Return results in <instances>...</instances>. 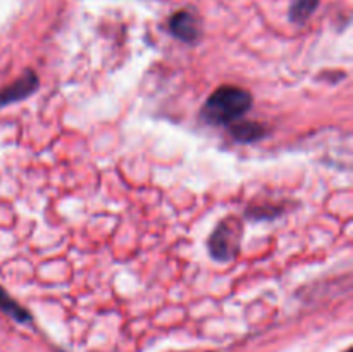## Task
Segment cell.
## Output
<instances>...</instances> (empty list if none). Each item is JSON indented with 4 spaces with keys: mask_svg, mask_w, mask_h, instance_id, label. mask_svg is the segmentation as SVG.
Instances as JSON below:
<instances>
[{
    "mask_svg": "<svg viewBox=\"0 0 353 352\" xmlns=\"http://www.w3.org/2000/svg\"><path fill=\"white\" fill-rule=\"evenodd\" d=\"M0 311L9 317H12V320H16L17 323H30L31 321L30 313L23 306H19L2 286H0Z\"/></svg>",
    "mask_w": 353,
    "mask_h": 352,
    "instance_id": "cell-6",
    "label": "cell"
},
{
    "mask_svg": "<svg viewBox=\"0 0 353 352\" xmlns=\"http://www.w3.org/2000/svg\"><path fill=\"white\" fill-rule=\"evenodd\" d=\"M243 238V221L238 216H228L217 223L209 238V252L217 261H230L240 251Z\"/></svg>",
    "mask_w": 353,
    "mask_h": 352,
    "instance_id": "cell-2",
    "label": "cell"
},
{
    "mask_svg": "<svg viewBox=\"0 0 353 352\" xmlns=\"http://www.w3.org/2000/svg\"><path fill=\"white\" fill-rule=\"evenodd\" d=\"M169 31L174 38L185 43H196L200 40V23L190 10H179L169 19Z\"/></svg>",
    "mask_w": 353,
    "mask_h": 352,
    "instance_id": "cell-3",
    "label": "cell"
},
{
    "mask_svg": "<svg viewBox=\"0 0 353 352\" xmlns=\"http://www.w3.org/2000/svg\"><path fill=\"white\" fill-rule=\"evenodd\" d=\"M347 352H352V351H347Z\"/></svg>",
    "mask_w": 353,
    "mask_h": 352,
    "instance_id": "cell-8",
    "label": "cell"
},
{
    "mask_svg": "<svg viewBox=\"0 0 353 352\" xmlns=\"http://www.w3.org/2000/svg\"><path fill=\"white\" fill-rule=\"evenodd\" d=\"M38 88V76L34 75L31 69L24 71L19 78L14 83H10L9 86L0 90V109L10 104H16L19 100L30 97L34 90Z\"/></svg>",
    "mask_w": 353,
    "mask_h": 352,
    "instance_id": "cell-4",
    "label": "cell"
},
{
    "mask_svg": "<svg viewBox=\"0 0 353 352\" xmlns=\"http://www.w3.org/2000/svg\"><path fill=\"white\" fill-rule=\"evenodd\" d=\"M268 130L264 124L254 123V121H236L231 124V135L234 140L241 141V144H252L261 138L265 137Z\"/></svg>",
    "mask_w": 353,
    "mask_h": 352,
    "instance_id": "cell-5",
    "label": "cell"
},
{
    "mask_svg": "<svg viewBox=\"0 0 353 352\" xmlns=\"http://www.w3.org/2000/svg\"><path fill=\"white\" fill-rule=\"evenodd\" d=\"M319 0H292L290 6V21L295 24H303L316 12Z\"/></svg>",
    "mask_w": 353,
    "mask_h": 352,
    "instance_id": "cell-7",
    "label": "cell"
},
{
    "mask_svg": "<svg viewBox=\"0 0 353 352\" xmlns=\"http://www.w3.org/2000/svg\"><path fill=\"white\" fill-rule=\"evenodd\" d=\"M252 102H254V99H252V93L248 90L234 85H223L214 90L212 95L207 99L200 117L207 124L230 126L250 110Z\"/></svg>",
    "mask_w": 353,
    "mask_h": 352,
    "instance_id": "cell-1",
    "label": "cell"
}]
</instances>
